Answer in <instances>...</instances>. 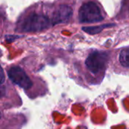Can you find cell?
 <instances>
[{
	"instance_id": "obj_1",
	"label": "cell",
	"mask_w": 129,
	"mask_h": 129,
	"mask_svg": "<svg viewBox=\"0 0 129 129\" xmlns=\"http://www.w3.org/2000/svg\"><path fill=\"white\" fill-rule=\"evenodd\" d=\"M19 27L23 32H36L52 25L51 17L41 10H29L19 22Z\"/></svg>"
},
{
	"instance_id": "obj_4",
	"label": "cell",
	"mask_w": 129,
	"mask_h": 129,
	"mask_svg": "<svg viewBox=\"0 0 129 129\" xmlns=\"http://www.w3.org/2000/svg\"><path fill=\"white\" fill-rule=\"evenodd\" d=\"M9 79L16 85L24 90H29L33 86V81L26 73L18 66H13L8 71Z\"/></svg>"
},
{
	"instance_id": "obj_7",
	"label": "cell",
	"mask_w": 129,
	"mask_h": 129,
	"mask_svg": "<svg viewBox=\"0 0 129 129\" xmlns=\"http://www.w3.org/2000/svg\"><path fill=\"white\" fill-rule=\"evenodd\" d=\"M1 75H2V78H1L2 81H1V83L3 84L4 83V72H3V69L2 68V71H1Z\"/></svg>"
},
{
	"instance_id": "obj_8",
	"label": "cell",
	"mask_w": 129,
	"mask_h": 129,
	"mask_svg": "<svg viewBox=\"0 0 129 129\" xmlns=\"http://www.w3.org/2000/svg\"><path fill=\"white\" fill-rule=\"evenodd\" d=\"M127 12L128 14V17H129V0H127Z\"/></svg>"
},
{
	"instance_id": "obj_6",
	"label": "cell",
	"mask_w": 129,
	"mask_h": 129,
	"mask_svg": "<svg viewBox=\"0 0 129 129\" xmlns=\"http://www.w3.org/2000/svg\"><path fill=\"white\" fill-rule=\"evenodd\" d=\"M119 62L122 66L129 68V47L122 49L120 52Z\"/></svg>"
},
{
	"instance_id": "obj_5",
	"label": "cell",
	"mask_w": 129,
	"mask_h": 129,
	"mask_svg": "<svg viewBox=\"0 0 129 129\" xmlns=\"http://www.w3.org/2000/svg\"><path fill=\"white\" fill-rule=\"evenodd\" d=\"M73 8L67 4H60L52 11L51 20L52 25L67 22L73 14Z\"/></svg>"
},
{
	"instance_id": "obj_2",
	"label": "cell",
	"mask_w": 129,
	"mask_h": 129,
	"mask_svg": "<svg viewBox=\"0 0 129 129\" xmlns=\"http://www.w3.org/2000/svg\"><path fill=\"white\" fill-rule=\"evenodd\" d=\"M105 12L102 6L94 1L83 3L79 10V21L80 23H96L105 18Z\"/></svg>"
},
{
	"instance_id": "obj_3",
	"label": "cell",
	"mask_w": 129,
	"mask_h": 129,
	"mask_svg": "<svg viewBox=\"0 0 129 129\" xmlns=\"http://www.w3.org/2000/svg\"><path fill=\"white\" fill-rule=\"evenodd\" d=\"M109 60V55L105 52L94 51L89 54L85 60V66L94 75L105 70Z\"/></svg>"
}]
</instances>
